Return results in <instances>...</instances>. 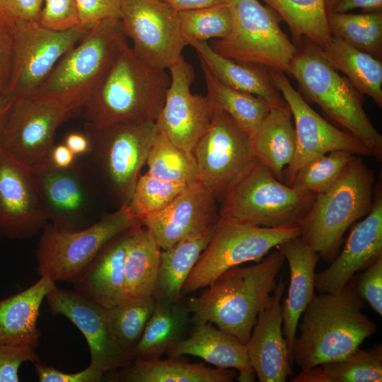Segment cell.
I'll return each instance as SVG.
<instances>
[{"instance_id": "6da1fadb", "label": "cell", "mask_w": 382, "mask_h": 382, "mask_svg": "<svg viewBox=\"0 0 382 382\" xmlns=\"http://www.w3.org/2000/svg\"><path fill=\"white\" fill-rule=\"evenodd\" d=\"M285 260L279 250L272 252L255 265L228 269L199 296L184 297L193 323H211L246 345Z\"/></svg>"}, {"instance_id": "7a4b0ae2", "label": "cell", "mask_w": 382, "mask_h": 382, "mask_svg": "<svg viewBox=\"0 0 382 382\" xmlns=\"http://www.w3.org/2000/svg\"><path fill=\"white\" fill-rule=\"evenodd\" d=\"M319 294L305 308L292 347L293 362L301 369L347 356L377 330L349 282L339 291Z\"/></svg>"}, {"instance_id": "3957f363", "label": "cell", "mask_w": 382, "mask_h": 382, "mask_svg": "<svg viewBox=\"0 0 382 382\" xmlns=\"http://www.w3.org/2000/svg\"><path fill=\"white\" fill-rule=\"evenodd\" d=\"M170 81L166 70L149 64L127 45L85 103V122L98 128L156 122Z\"/></svg>"}, {"instance_id": "277c9868", "label": "cell", "mask_w": 382, "mask_h": 382, "mask_svg": "<svg viewBox=\"0 0 382 382\" xmlns=\"http://www.w3.org/2000/svg\"><path fill=\"white\" fill-rule=\"evenodd\" d=\"M127 45L120 18L101 22L60 59L31 98L75 114L83 109Z\"/></svg>"}, {"instance_id": "5b68a950", "label": "cell", "mask_w": 382, "mask_h": 382, "mask_svg": "<svg viewBox=\"0 0 382 382\" xmlns=\"http://www.w3.org/2000/svg\"><path fill=\"white\" fill-rule=\"evenodd\" d=\"M289 66V74L306 102L316 103L325 115L382 160V136L364 109V97L347 77L341 76L323 57L320 48L303 38Z\"/></svg>"}, {"instance_id": "8992f818", "label": "cell", "mask_w": 382, "mask_h": 382, "mask_svg": "<svg viewBox=\"0 0 382 382\" xmlns=\"http://www.w3.org/2000/svg\"><path fill=\"white\" fill-rule=\"evenodd\" d=\"M374 185L373 170L355 156L336 183L316 195L299 226L301 239L325 262L337 257L347 230L371 210Z\"/></svg>"}, {"instance_id": "52a82bcc", "label": "cell", "mask_w": 382, "mask_h": 382, "mask_svg": "<svg viewBox=\"0 0 382 382\" xmlns=\"http://www.w3.org/2000/svg\"><path fill=\"white\" fill-rule=\"evenodd\" d=\"M316 196L278 180L255 158L226 190L219 214L259 226H299Z\"/></svg>"}, {"instance_id": "ba28073f", "label": "cell", "mask_w": 382, "mask_h": 382, "mask_svg": "<svg viewBox=\"0 0 382 382\" xmlns=\"http://www.w3.org/2000/svg\"><path fill=\"white\" fill-rule=\"evenodd\" d=\"M88 168L101 176L119 200L128 203L158 132L155 122H119L98 128L84 124Z\"/></svg>"}, {"instance_id": "9c48e42d", "label": "cell", "mask_w": 382, "mask_h": 382, "mask_svg": "<svg viewBox=\"0 0 382 382\" xmlns=\"http://www.w3.org/2000/svg\"><path fill=\"white\" fill-rule=\"evenodd\" d=\"M300 235L299 226L264 227L220 215L209 243L183 284L182 296L208 286L230 268L260 262L272 248Z\"/></svg>"}, {"instance_id": "30bf717a", "label": "cell", "mask_w": 382, "mask_h": 382, "mask_svg": "<svg viewBox=\"0 0 382 382\" xmlns=\"http://www.w3.org/2000/svg\"><path fill=\"white\" fill-rule=\"evenodd\" d=\"M232 17L230 33L212 47L221 55L265 66L289 74L296 47L282 32L281 18L259 0H228Z\"/></svg>"}, {"instance_id": "8fae6325", "label": "cell", "mask_w": 382, "mask_h": 382, "mask_svg": "<svg viewBox=\"0 0 382 382\" xmlns=\"http://www.w3.org/2000/svg\"><path fill=\"white\" fill-rule=\"evenodd\" d=\"M139 223L132 215L128 203L79 231H60L48 223L42 229L36 250L37 272L40 277L47 276L55 282L73 284L108 241Z\"/></svg>"}, {"instance_id": "7c38bea8", "label": "cell", "mask_w": 382, "mask_h": 382, "mask_svg": "<svg viewBox=\"0 0 382 382\" xmlns=\"http://www.w3.org/2000/svg\"><path fill=\"white\" fill-rule=\"evenodd\" d=\"M45 215L57 229L76 231L92 225L93 187L86 164L54 166L49 156L30 168Z\"/></svg>"}, {"instance_id": "4fadbf2b", "label": "cell", "mask_w": 382, "mask_h": 382, "mask_svg": "<svg viewBox=\"0 0 382 382\" xmlns=\"http://www.w3.org/2000/svg\"><path fill=\"white\" fill-rule=\"evenodd\" d=\"M15 51L7 93L13 99L31 98L60 59L85 35L79 26L46 28L38 22L13 23Z\"/></svg>"}, {"instance_id": "5bb4252c", "label": "cell", "mask_w": 382, "mask_h": 382, "mask_svg": "<svg viewBox=\"0 0 382 382\" xmlns=\"http://www.w3.org/2000/svg\"><path fill=\"white\" fill-rule=\"evenodd\" d=\"M120 20L134 52L157 68L168 70L187 45L178 11L163 0H122Z\"/></svg>"}, {"instance_id": "9a60e30c", "label": "cell", "mask_w": 382, "mask_h": 382, "mask_svg": "<svg viewBox=\"0 0 382 382\" xmlns=\"http://www.w3.org/2000/svg\"><path fill=\"white\" fill-rule=\"evenodd\" d=\"M272 80L289 105L294 120L296 151L284 170V183L290 185L298 170L311 160L334 151L373 157L356 137L328 122L294 89L284 73L269 69Z\"/></svg>"}, {"instance_id": "2e32d148", "label": "cell", "mask_w": 382, "mask_h": 382, "mask_svg": "<svg viewBox=\"0 0 382 382\" xmlns=\"http://www.w3.org/2000/svg\"><path fill=\"white\" fill-rule=\"evenodd\" d=\"M208 130L192 154L200 180L221 200L231 183L254 161L250 135L225 112L214 106Z\"/></svg>"}, {"instance_id": "e0dca14e", "label": "cell", "mask_w": 382, "mask_h": 382, "mask_svg": "<svg viewBox=\"0 0 382 382\" xmlns=\"http://www.w3.org/2000/svg\"><path fill=\"white\" fill-rule=\"evenodd\" d=\"M72 115L50 102L13 99L3 131L1 150L30 168L49 156L57 128Z\"/></svg>"}, {"instance_id": "ac0fdd59", "label": "cell", "mask_w": 382, "mask_h": 382, "mask_svg": "<svg viewBox=\"0 0 382 382\" xmlns=\"http://www.w3.org/2000/svg\"><path fill=\"white\" fill-rule=\"evenodd\" d=\"M168 70L170 81L155 124L170 141L192 152L209 127L213 104L207 96L191 92L194 69L183 56Z\"/></svg>"}, {"instance_id": "d6986e66", "label": "cell", "mask_w": 382, "mask_h": 382, "mask_svg": "<svg viewBox=\"0 0 382 382\" xmlns=\"http://www.w3.org/2000/svg\"><path fill=\"white\" fill-rule=\"evenodd\" d=\"M45 300L53 315L68 318L83 334L88 344L90 365L104 374L129 366L132 356L117 342L109 325L107 308L74 290L57 286Z\"/></svg>"}, {"instance_id": "ffe728a7", "label": "cell", "mask_w": 382, "mask_h": 382, "mask_svg": "<svg viewBox=\"0 0 382 382\" xmlns=\"http://www.w3.org/2000/svg\"><path fill=\"white\" fill-rule=\"evenodd\" d=\"M217 198L202 181L190 184L160 212L139 222L161 250L214 228L220 216Z\"/></svg>"}, {"instance_id": "44dd1931", "label": "cell", "mask_w": 382, "mask_h": 382, "mask_svg": "<svg viewBox=\"0 0 382 382\" xmlns=\"http://www.w3.org/2000/svg\"><path fill=\"white\" fill-rule=\"evenodd\" d=\"M47 224L30 168L0 150V236L30 238Z\"/></svg>"}, {"instance_id": "7402d4cb", "label": "cell", "mask_w": 382, "mask_h": 382, "mask_svg": "<svg viewBox=\"0 0 382 382\" xmlns=\"http://www.w3.org/2000/svg\"><path fill=\"white\" fill-rule=\"evenodd\" d=\"M382 257V187L374 185L373 204L369 212L355 224L337 257L330 266L315 274L318 293L339 291L358 272Z\"/></svg>"}, {"instance_id": "603a6c76", "label": "cell", "mask_w": 382, "mask_h": 382, "mask_svg": "<svg viewBox=\"0 0 382 382\" xmlns=\"http://www.w3.org/2000/svg\"><path fill=\"white\" fill-rule=\"evenodd\" d=\"M285 282L281 278L268 305L261 311L246 348L249 361L260 382H285L294 365L282 332V298Z\"/></svg>"}, {"instance_id": "cb8c5ba5", "label": "cell", "mask_w": 382, "mask_h": 382, "mask_svg": "<svg viewBox=\"0 0 382 382\" xmlns=\"http://www.w3.org/2000/svg\"><path fill=\"white\" fill-rule=\"evenodd\" d=\"M130 228L108 241L72 284L74 291L108 309L129 296L125 263Z\"/></svg>"}, {"instance_id": "d4e9b609", "label": "cell", "mask_w": 382, "mask_h": 382, "mask_svg": "<svg viewBox=\"0 0 382 382\" xmlns=\"http://www.w3.org/2000/svg\"><path fill=\"white\" fill-rule=\"evenodd\" d=\"M166 354L169 358L195 356L218 368L238 370V381H255L256 374L249 361L246 345L211 323H193L189 334Z\"/></svg>"}, {"instance_id": "484cf974", "label": "cell", "mask_w": 382, "mask_h": 382, "mask_svg": "<svg viewBox=\"0 0 382 382\" xmlns=\"http://www.w3.org/2000/svg\"><path fill=\"white\" fill-rule=\"evenodd\" d=\"M276 248L284 255L290 270L288 294L282 305V332L293 362L292 347L297 327L305 308L316 295L315 269L320 257L300 236L289 239Z\"/></svg>"}, {"instance_id": "4316f807", "label": "cell", "mask_w": 382, "mask_h": 382, "mask_svg": "<svg viewBox=\"0 0 382 382\" xmlns=\"http://www.w3.org/2000/svg\"><path fill=\"white\" fill-rule=\"evenodd\" d=\"M188 45L197 51L200 62L224 84L262 98L271 108L286 105L272 80L268 67L226 58L217 53L207 41L192 40Z\"/></svg>"}, {"instance_id": "83f0119b", "label": "cell", "mask_w": 382, "mask_h": 382, "mask_svg": "<svg viewBox=\"0 0 382 382\" xmlns=\"http://www.w3.org/2000/svg\"><path fill=\"white\" fill-rule=\"evenodd\" d=\"M56 285L42 276L30 287L0 300V342L30 346L36 349L40 332L37 322L41 304Z\"/></svg>"}, {"instance_id": "f1b7e54d", "label": "cell", "mask_w": 382, "mask_h": 382, "mask_svg": "<svg viewBox=\"0 0 382 382\" xmlns=\"http://www.w3.org/2000/svg\"><path fill=\"white\" fill-rule=\"evenodd\" d=\"M234 370L212 369L179 358L136 359L127 366L105 373L110 382H231Z\"/></svg>"}, {"instance_id": "f546056e", "label": "cell", "mask_w": 382, "mask_h": 382, "mask_svg": "<svg viewBox=\"0 0 382 382\" xmlns=\"http://www.w3.org/2000/svg\"><path fill=\"white\" fill-rule=\"evenodd\" d=\"M289 105L271 108L256 131L250 136L255 158L284 183L283 171L296 151V132Z\"/></svg>"}, {"instance_id": "4dcf8cb0", "label": "cell", "mask_w": 382, "mask_h": 382, "mask_svg": "<svg viewBox=\"0 0 382 382\" xmlns=\"http://www.w3.org/2000/svg\"><path fill=\"white\" fill-rule=\"evenodd\" d=\"M193 325L184 297L175 302L156 301L152 314L134 348L133 359L161 358L185 338Z\"/></svg>"}, {"instance_id": "1f68e13d", "label": "cell", "mask_w": 382, "mask_h": 382, "mask_svg": "<svg viewBox=\"0 0 382 382\" xmlns=\"http://www.w3.org/2000/svg\"><path fill=\"white\" fill-rule=\"evenodd\" d=\"M320 48L323 57L333 69L343 72L361 94L368 95L378 107H382L381 59L335 36L328 44Z\"/></svg>"}, {"instance_id": "d6a6232c", "label": "cell", "mask_w": 382, "mask_h": 382, "mask_svg": "<svg viewBox=\"0 0 382 382\" xmlns=\"http://www.w3.org/2000/svg\"><path fill=\"white\" fill-rule=\"evenodd\" d=\"M215 226L200 235L179 241L168 249L161 250L157 280L152 295L156 301L175 302L183 298L181 295L183 284L209 243Z\"/></svg>"}, {"instance_id": "836d02e7", "label": "cell", "mask_w": 382, "mask_h": 382, "mask_svg": "<svg viewBox=\"0 0 382 382\" xmlns=\"http://www.w3.org/2000/svg\"><path fill=\"white\" fill-rule=\"evenodd\" d=\"M161 249L151 233L139 222L130 228L125 263L129 296H152L155 289Z\"/></svg>"}, {"instance_id": "e575fe53", "label": "cell", "mask_w": 382, "mask_h": 382, "mask_svg": "<svg viewBox=\"0 0 382 382\" xmlns=\"http://www.w3.org/2000/svg\"><path fill=\"white\" fill-rule=\"evenodd\" d=\"M207 96L213 105L227 113L250 136L271 110L262 98L231 88L219 81L201 62Z\"/></svg>"}, {"instance_id": "d590c367", "label": "cell", "mask_w": 382, "mask_h": 382, "mask_svg": "<svg viewBox=\"0 0 382 382\" xmlns=\"http://www.w3.org/2000/svg\"><path fill=\"white\" fill-rule=\"evenodd\" d=\"M261 1L286 23L297 44L306 38L323 47L330 41L325 0Z\"/></svg>"}, {"instance_id": "8d00e7d4", "label": "cell", "mask_w": 382, "mask_h": 382, "mask_svg": "<svg viewBox=\"0 0 382 382\" xmlns=\"http://www.w3.org/2000/svg\"><path fill=\"white\" fill-rule=\"evenodd\" d=\"M327 21L332 36L372 54L382 55V13L347 14L327 8Z\"/></svg>"}, {"instance_id": "74e56055", "label": "cell", "mask_w": 382, "mask_h": 382, "mask_svg": "<svg viewBox=\"0 0 382 382\" xmlns=\"http://www.w3.org/2000/svg\"><path fill=\"white\" fill-rule=\"evenodd\" d=\"M146 163L147 173L156 179L187 184L200 180L192 152L178 146L160 132L154 141Z\"/></svg>"}, {"instance_id": "f35d334b", "label": "cell", "mask_w": 382, "mask_h": 382, "mask_svg": "<svg viewBox=\"0 0 382 382\" xmlns=\"http://www.w3.org/2000/svg\"><path fill=\"white\" fill-rule=\"evenodd\" d=\"M155 303L153 296H129L116 306L107 308L109 325L115 338L132 356L152 314Z\"/></svg>"}, {"instance_id": "ab89813d", "label": "cell", "mask_w": 382, "mask_h": 382, "mask_svg": "<svg viewBox=\"0 0 382 382\" xmlns=\"http://www.w3.org/2000/svg\"><path fill=\"white\" fill-rule=\"evenodd\" d=\"M354 156L345 151H334L318 156L298 170L289 186L315 195L323 193L336 183Z\"/></svg>"}, {"instance_id": "60d3db41", "label": "cell", "mask_w": 382, "mask_h": 382, "mask_svg": "<svg viewBox=\"0 0 382 382\" xmlns=\"http://www.w3.org/2000/svg\"><path fill=\"white\" fill-rule=\"evenodd\" d=\"M330 382H381L382 381V345L366 349L359 347L347 356L324 363Z\"/></svg>"}, {"instance_id": "b9f144b4", "label": "cell", "mask_w": 382, "mask_h": 382, "mask_svg": "<svg viewBox=\"0 0 382 382\" xmlns=\"http://www.w3.org/2000/svg\"><path fill=\"white\" fill-rule=\"evenodd\" d=\"M182 34L188 42L225 38L231 32L232 17L228 4L178 11Z\"/></svg>"}, {"instance_id": "7bdbcfd3", "label": "cell", "mask_w": 382, "mask_h": 382, "mask_svg": "<svg viewBox=\"0 0 382 382\" xmlns=\"http://www.w3.org/2000/svg\"><path fill=\"white\" fill-rule=\"evenodd\" d=\"M190 184L156 179L148 173L139 178L128 206L137 220L164 209Z\"/></svg>"}, {"instance_id": "ee69618b", "label": "cell", "mask_w": 382, "mask_h": 382, "mask_svg": "<svg viewBox=\"0 0 382 382\" xmlns=\"http://www.w3.org/2000/svg\"><path fill=\"white\" fill-rule=\"evenodd\" d=\"M349 282L358 295L382 316V257L365 270L357 272Z\"/></svg>"}, {"instance_id": "f6af8a7d", "label": "cell", "mask_w": 382, "mask_h": 382, "mask_svg": "<svg viewBox=\"0 0 382 382\" xmlns=\"http://www.w3.org/2000/svg\"><path fill=\"white\" fill-rule=\"evenodd\" d=\"M38 23L54 30H66L79 26L76 0H43Z\"/></svg>"}, {"instance_id": "bcb514c9", "label": "cell", "mask_w": 382, "mask_h": 382, "mask_svg": "<svg viewBox=\"0 0 382 382\" xmlns=\"http://www.w3.org/2000/svg\"><path fill=\"white\" fill-rule=\"evenodd\" d=\"M38 361L35 349L30 346L0 342V382H18L21 365Z\"/></svg>"}, {"instance_id": "7dc6e473", "label": "cell", "mask_w": 382, "mask_h": 382, "mask_svg": "<svg viewBox=\"0 0 382 382\" xmlns=\"http://www.w3.org/2000/svg\"><path fill=\"white\" fill-rule=\"evenodd\" d=\"M122 0H76L79 27L88 31L101 22L120 18Z\"/></svg>"}, {"instance_id": "c3c4849f", "label": "cell", "mask_w": 382, "mask_h": 382, "mask_svg": "<svg viewBox=\"0 0 382 382\" xmlns=\"http://www.w3.org/2000/svg\"><path fill=\"white\" fill-rule=\"evenodd\" d=\"M15 51L13 24L0 16V92L7 93Z\"/></svg>"}, {"instance_id": "681fc988", "label": "cell", "mask_w": 382, "mask_h": 382, "mask_svg": "<svg viewBox=\"0 0 382 382\" xmlns=\"http://www.w3.org/2000/svg\"><path fill=\"white\" fill-rule=\"evenodd\" d=\"M33 364L39 382H100L104 378L105 374L90 364L76 373L63 372L40 361Z\"/></svg>"}, {"instance_id": "f907efd6", "label": "cell", "mask_w": 382, "mask_h": 382, "mask_svg": "<svg viewBox=\"0 0 382 382\" xmlns=\"http://www.w3.org/2000/svg\"><path fill=\"white\" fill-rule=\"evenodd\" d=\"M43 0H0V16L11 23L38 22Z\"/></svg>"}, {"instance_id": "816d5d0a", "label": "cell", "mask_w": 382, "mask_h": 382, "mask_svg": "<svg viewBox=\"0 0 382 382\" xmlns=\"http://www.w3.org/2000/svg\"><path fill=\"white\" fill-rule=\"evenodd\" d=\"M358 8L371 12L381 11L382 0H339L331 10L339 13H345L347 11Z\"/></svg>"}, {"instance_id": "f5cc1de1", "label": "cell", "mask_w": 382, "mask_h": 382, "mask_svg": "<svg viewBox=\"0 0 382 382\" xmlns=\"http://www.w3.org/2000/svg\"><path fill=\"white\" fill-rule=\"evenodd\" d=\"M76 156L64 144L54 145L49 155L52 164L60 168L71 166L76 161Z\"/></svg>"}, {"instance_id": "db71d44e", "label": "cell", "mask_w": 382, "mask_h": 382, "mask_svg": "<svg viewBox=\"0 0 382 382\" xmlns=\"http://www.w3.org/2000/svg\"><path fill=\"white\" fill-rule=\"evenodd\" d=\"M75 155L86 154L90 147L88 139L86 134L79 132H70L64 139V143Z\"/></svg>"}, {"instance_id": "11a10c76", "label": "cell", "mask_w": 382, "mask_h": 382, "mask_svg": "<svg viewBox=\"0 0 382 382\" xmlns=\"http://www.w3.org/2000/svg\"><path fill=\"white\" fill-rule=\"evenodd\" d=\"M291 381L292 382H330L328 375L321 365L315 366L306 369H301L299 374Z\"/></svg>"}, {"instance_id": "9f6ffc18", "label": "cell", "mask_w": 382, "mask_h": 382, "mask_svg": "<svg viewBox=\"0 0 382 382\" xmlns=\"http://www.w3.org/2000/svg\"><path fill=\"white\" fill-rule=\"evenodd\" d=\"M177 11H184L227 4L228 0H163Z\"/></svg>"}, {"instance_id": "6f0895ef", "label": "cell", "mask_w": 382, "mask_h": 382, "mask_svg": "<svg viewBox=\"0 0 382 382\" xmlns=\"http://www.w3.org/2000/svg\"><path fill=\"white\" fill-rule=\"evenodd\" d=\"M13 102V98L7 93L0 92V150L1 137L8 112Z\"/></svg>"}, {"instance_id": "680465c9", "label": "cell", "mask_w": 382, "mask_h": 382, "mask_svg": "<svg viewBox=\"0 0 382 382\" xmlns=\"http://www.w3.org/2000/svg\"><path fill=\"white\" fill-rule=\"evenodd\" d=\"M339 0H325L326 8L332 9Z\"/></svg>"}]
</instances>
